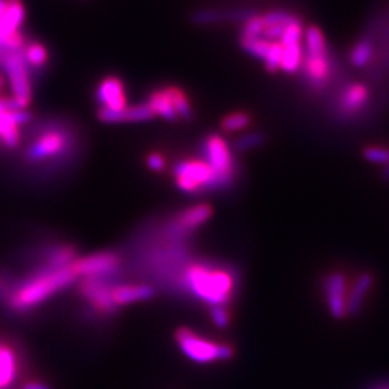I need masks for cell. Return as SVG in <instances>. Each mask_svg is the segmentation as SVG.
<instances>
[{
  "mask_svg": "<svg viewBox=\"0 0 389 389\" xmlns=\"http://www.w3.org/2000/svg\"><path fill=\"white\" fill-rule=\"evenodd\" d=\"M78 134L71 123L62 120L44 122L36 126L23 149V162L30 168L52 169L74 159Z\"/></svg>",
  "mask_w": 389,
  "mask_h": 389,
  "instance_id": "6da1fadb",
  "label": "cell"
},
{
  "mask_svg": "<svg viewBox=\"0 0 389 389\" xmlns=\"http://www.w3.org/2000/svg\"><path fill=\"white\" fill-rule=\"evenodd\" d=\"M71 265L59 269L32 268L25 279H16L5 307L16 315L29 313L30 310L41 306L58 291L69 287L78 279Z\"/></svg>",
  "mask_w": 389,
  "mask_h": 389,
  "instance_id": "7a4b0ae2",
  "label": "cell"
},
{
  "mask_svg": "<svg viewBox=\"0 0 389 389\" xmlns=\"http://www.w3.org/2000/svg\"><path fill=\"white\" fill-rule=\"evenodd\" d=\"M179 281L182 290L209 307L228 306L237 289L236 274L211 262H190L182 269Z\"/></svg>",
  "mask_w": 389,
  "mask_h": 389,
  "instance_id": "3957f363",
  "label": "cell"
},
{
  "mask_svg": "<svg viewBox=\"0 0 389 389\" xmlns=\"http://www.w3.org/2000/svg\"><path fill=\"white\" fill-rule=\"evenodd\" d=\"M175 339L182 354L194 364L207 365L215 361H229L236 354L232 346L204 339L187 327H179Z\"/></svg>",
  "mask_w": 389,
  "mask_h": 389,
  "instance_id": "277c9868",
  "label": "cell"
},
{
  "mask_svg": "<svg viewBox=\"0 0 389 389\" xmlns=\"http://www.w3.org/2000/svg\"><path fill=\"white\" fill-rule=\"evenodd\" d=\"M204 161L215 173V190L228 187L237 173V163L229 144L219 134H209L202 144Z\"/></svg>",
  "mask_w": 389,
  "mask_h": 389,
  "instance_id": "5b68a950",
  "label": "cell"
},
{
  "mask_svg": "<svg viewBox=\"0 0 389 389\" xmlns=\"http://www.w3.org/2000/svg\"><path fill=\"white\" fill-rule=\"evenodd\" d=\"M176 186L186 193L215 190V173L204 159L180 161L173 169Z\"/></svg>",
  "mask_w": 389,
  "mask_h": 389,
  "instance_id": "8992f818",
  "label": "cell"
},
{
  "mask_svg": "<svg viewBox=\"0 0 389 389\" xmlns=\"http://www.w3.org/2000/svg\"><path fill=\"white\" fill-rule=\"evenodd\" d=\"M23 48L9 54L0 65H2L4 71L8 75V80L13 94L12 98L16 101V104L22 110H26L32 97V87H30L32 72L28 62L25 61Z\"/></svg>",
  "mask_w": 389,
  "mask_h": 389,
  "instance_id": "52a82bcc",
  "label": "cell"
},
{
  "mask_svg": "<svg viewBox=\"0 0 389 389\" xmlns=\"http://www.w3.org/2000/svg\"><path fill=\"white\" fill-rule=\"evenodd\" d=\"M122 254L117 251H100L84 258H76L72 269L78 279H108L114 277L122 269Z\"/></svg>",
  "mask_w": 389,
  "mask_h": 389,
  "instance_id": "ba28073f",
  "label": "cell"
},
{
  "mask_svg": "<svg viewBox=\"0 0 389 389\" xmlns=\"http://www.w3.org/2000/svg\"><path fill=\"white\" fill-rule=\"evenodd\" d=\"M112 286L114 277L83 279L80 286H78V294L90 306L95 315L112 316L119 311V307L114 304L111 297Z\"/></svg>",
  "mask_w": 389,
  "mask_h": 389,
  "instance_id": "9c48e42d",
  "label": "cell"
},
{
  "mask_svg": "<svg viewBox=\"0 0 389 389\" xmlns=\"http://www.w3.org/2000/svg\"><path fill=\"white\" fill-rule=\"evenodd\" d=\"M212 216V208L207 204L193 205L179 212L168 225L166 231L178 238L187 237L190 232L202 226Z\"/></svg>",
  "mask_w": 389,
  "mask_h": 389,
  "instance_id": "30bf717a",
  "label": "cell"
},
{
  "mask_svg": "<svg viewBox=\"0 0 389 389\" xmlns=\"http://www.w3.org/2000/svg\"><path fill=\"white\" fill-rule=\"evenodd\" d=\"M325 296L327 301V307L335 319H343L347 313V281L342 272H333L327 276L325 283Z\"/></svg>",
  "mask_w": 389,
  "mask_h": 389,
  "instance_id": "8fae6325",
  "label": "cell"
},
{
  "mask_svg": "<svg viewBox=\"0 0 389 389\" xmlns=\"http://www.w3.org/2000/svg\"><path fill=\"white\" fill-rule=\"evenodd\" d=\"M95 100L100 105V108L111 110V111H120L127 107L126 100V91L122 80L115 76H108L103 80L97 88Z\"/></svg>",
  "mask_w": 389,
  "mask_h": 389,
  "instance_id": "7c38bea8",
  "label": "cell"
},
{
  "mask_svg": "<svg viewBox=\"0 0 389 389\" xmlns=\"http://www.w3.org/2000/svg\"><path fill=\"white\" fill-rule=\"evenodd\" d=\"M98 119L103 123H136V122H149L154 114L150 107L143 103L133 107H126L120 111H111L105 108H98Z\"/></svg>",
  "mask_w": 389,
  "mask_h": 389,
  "instance_id": "4fadbf2b",
  "label": "cell"
},
{
  "mask_svg": "<svg viewBox=\"0 0 389 389\" xmlns=\"http://www.w3.org/2000/svg\"><path fill=\"white\" fill-rule=\"evenodd\" d=\"M257 16L254 11L240 9V11H218V9H201L190 15V21L194 25H214L222 22H247Z\"/></svg>",
  "mask_w": 389,
  "mask_h": 389,
  "instance_id": "5bb4252c",
  "label": "cell"
},
{
  "mask_svg": "<svg viewBox=\"0 0 389 389\" xmlns=\"http://www.w3.org/2000/svg\"><path fill=\"white\" fill-rule=\"evenodd\" d=\"M156 296V290L150 284H114L111 289V297L117 307L133 304L137 301H146Z\"/></svg>",
  "mask_w": 389,
  "mask_h": 389,
  "instance_id": "9a60e30c",
  "label": "cell"
},
{
  "mask_svg": "<svg viewBox=\"0 0 389 389\" xmlns=\"http://www.w3.org/2000/svg\"><path fill=\"white\" fill-rule=\"evenodd\" d=\"M25 8L21 0H9L5 13L0 16V42L9 44L18 35V29L23 23Z\"/></svg>",
  "mask_w": 389,
  "mask_h": 389,
  "instance_id": "2e32d148",
  "label": "cell"
},
{
  "mask_svg": "<svg viewBox=\"0 0 389 389\" xmlns=\"http://www.w3.org/2000/svg\"><path fill=\"white\" fill-rule=\"evenodd\" d=\"M19 375V356L12 344L0 340V389H8Z\"/></svg>",
  "mask_w": 389,
  "mask_h": 389,
  "instance_id": "e0dca14e",
  "label": "cell"
},
{
  "mask_svg": "<svg viewBox=\"0 0 389 389\" xmlns=\"http://www.w3.org/2000/svg\"><path fill=\"white\" fill-rule=\"evenodd\" d=\"M154 115H161L162 119L168 122H178L179 117L173 107L169 87H163L159 90H154L150 93L149 100L146 103Z\"/></svg>",
  "mask_w": 389,
  "mask_h": 389,
  "instance_id": "ac0fdd59",
  "label": "cell"
},
{
  "mask_svg": "<svg viewBox=\"0 0 389 389\" xmlns=\"http://www.w3.org/2000/svg\"><path fill=\"white\" fill-rule=\"evenodd\" d=\"M368 98V88L362 84H354L343 91L340 98V108L347 114L356 112L365 107Z\"/></svg>",
  "mask_w": 389,
  "mask_h": 389,
  "instance_id": "d6986e66",
  "label": "cell"
},
{
  "mask_svg": "<svg viewBox=\"0 0 389 389\" xmlns=\"http://www.w3.org/2000/svg\"><path fill=\"white\" fill-rule=\"evenodd\" d=\"M303 36H304V41H306L303 57H308V58L329 57V51H327L325 36H323V33L320 32L319 28L308 26Z\"/></svg>",
  "mask_w": 389,
  "mask_h": 389,
  "instance_id": "ffe728a7",
  "label": "cell"
},
{
  "mask_svg": "<svg viewBox=\"0 0 389 389\" xmlns=\"http://www.w3.org/2000/svg\"><path fill=\"white\" fill-rule=\"evenodd\" d=\"M373 284V279L371 274H362L354 287L349 291V298H347V313L349 315H356L364 306V298L368 294Z\"/></svg>",
  "mask_w": 389,
  "mask_h": 389,
  "instance_id": "44dd1931",
  "label": "cell"
},
{
  "mask_svg": "<svg viewBox=\"0 0 389 389\" xmlns=\"http://www.w3.org/2000/svg\"><path fill=\"white\" fill-rule=\"evenodd\" d=\"M23 57H25V61L28 62L32 74L41 71V68L45 66L48 62V51L41 44H30V45L25 47Z\"/></svg>",
  "mask_w": 389,
  "mask_h": 389,
  "instance_id": "7402d4cb",
  "label": "cell"
},
{
  "mask_svg": "<svg viewBox=\"0 0 389 389\" xmlns=\"http://www.w3.org/2000/svg\"><path fill=\"white\" fill-rule=\"evenodd\" d=\"M303 64V47L300 44H294L290 47H283V58L280 69L287 74H294L300 69Z\"/></svg>",
  "mask_w": 389,
  "mask_h": 389,
  "instance_id": "603a6c76",
  "label": "cell"
},
{
  "mask_svg": "<svg viewBox=\"0 0 389 389\" xmlns=\"http://www.w3.org/2000/svg\"><path fill=\"white\" fill-rule=\"evenodd\" d=\"M170 98L173 103V107L176 110V114L180 120H190L192 119V105L187 98V95L179 88V87H169Z\"/></svg>",
  "mask_w": 389,
  "mask_h": 389,
  "instance_id": "cb8c5ba5",
  "label": "cell"
},
{
  "mask_svg": "<svg viewBox=\"0 0 389 389\" xmlns=\"http://www.w3.org/2000/svg\"><path fill=\"white\" fill-rule=\"evenodd\" d=\"M251 123V117L244 112V111H237L228 114L226 117H223L221 122V127L223 132L226 133H236V132H241L244 129H247Z\"/></svg>",
  "mask_w": 389,
  "mask_h": 389,
  "instance_id": "d4e9b609",
  "label": "cell"
},
{
  "mask_svg": "<svg viewBox=\"0 0 389 389\" xmlns=\"http://www.w3.org/2000/svg\"><path fill=\"white\" fill-rule=\"evenodd\" d=\"M373 55V45L369 41V39H364L359 44L355 45V48L352 50V54H350V61L358 68L365 66L371 58Z\"/></svg>",
  "mask_w": 389,
  "mask_h": 389,
  "instance_id": "484cf974",
  "label": "cell"
},
{
  "mask_svg": "<svg viewBox=\"0 0 389 389\" xmlns=\"http://www.w3.org/2000/svg\"><path fill=\"white\" fill-rule=\"evenodd\" d=\"M261 19H262L264 28L274 26V25L289 26V25H293L296 22H301V19L298 16H296L293 13H289L286 11H272V12H268L264 16H261Z\"/></svg>",
  "mask_w": 389,
  "mask_h": 389,
  "instance_id": "4316f807",
  "label": "cell"
},
{
  "mask_svg": "<svg viewBox=\"0 0 389 389\" xmlns=\"http://www.w3.org/2000/svg\"><path fill=\"white\" fill-rule=\"evenodd\" d=\"M269 45H271V42L265 41L262 36L255 37V39H247V41H241L243 50L247 54H250L251 57L257 58V59H264L265 58Z\"/></svg>",
  "mask_w": 389,
  "mask_h": 389,
  "instance_id": "83f0119b",
  "label": "cell"
},
{
  "mask_svg": "<svg viewBox=\"0 0 389 389\" xmlns=\"http://www.w3.org/2000/svg\"><path fill=\"white\" fill-rule=\"evenodd\" d=\"M281 58H283V47L280 42H271L268 52L265 58L262 59L265 62V68L268 72H277L281 65Z\"/></svg>",
  "mask_w": 389,
  "mask_h": 389,
  "instance_id": "f1b7e54d",
  "label": "cell"
},
{
  "mask_svg": "<svg viewBox=\"0 0 389 389\" xmlns=\"http://www.w3.org/2000/svg\"><path fill=\"white\" fill-rule=\"evenodd\" d=\"M304 35L303 29V22H296L293 25H289L280 39V45L281 47H290L294 44H300Z\"/></svg>",
  "mask_w": 389,
  "mask_h": 389,
  "instance_id": "f546056e",
  "label": "cell"
},
{
  "mask_svg": "<svg viewBox=\"0 0 389 389\" xmlns=\"http://www.w3.org/2000/svg\"><path fill=\"white\" fill-rule=\"evenodd\" d=\"M264 30V23L261 16H254L250 21L244 22L243 30H241V41H247V39H255L261 37Z\"/></svg>",
  "mask_w": 389,
  "mask_h": 389,
  "instance_id": "4dcf8cb0",
  "label": "cell"
},
{
  "mask_svg": "<svg viewBox=\"0 0 389 389\" xmlns=\"http://www.w3.org/2000/svg\"><path fill=\"white\" fill-rule=\"evenodd\" d=\"M15 283H16V277L13 274H11L9 271L0 269V304L5 306L9 294L13 290Z\"/></svg>",
  "mask_w": 389,
  "mask_h": 389,
  "instance_id": "1f68e13d",
  "label": "cell"
},
{
  "mask_svg": "<svg viewBox=\"0 0 389 389\" xmlns=\"http://www.w3.org/2000/svg\"><path fill=\"white\" fill-rule=\"evenodd\" d=\"M365 159L372 162V163H379V165H388L389 163V150L378 146H371L364 150Z\"/></svg>",
  "mask_w": 389,
  "mask_h": 389,
  "instance_id": "d6a6232c",
  "label": "cell"
},
{
  "mask_svg": "<svg viewBox=\"0 0 389 389\" xmlns=\"http://www.w3.org/2000/svg\"><path fill=\"white\" fill-rule=\"evenodd\" d=\"M262 141H264V139H262V136L260 133H248V134L241 136L236 141V149L240 150V151H247V150H250L252 147L260 146Z\"/></svg>",
  "mask_w": 389,
  "mask_h": 389,
  "instance_id": "836d02e7",
  "label": "cell"
},
{
  "mask_svg": "<svg viewBox=\"0 0 389 389\" xmlns=\"http://www.w3.org/2000/svg\"><path fill=\"white\" fill-rule=\"evenodd\" d=\"M211 319L218 327H226L231 320V315L226 306H212L211 307Z\"/></svg>",
  "mask_w": 389,
  "mask_h": 389,
  "instance_id": "e575fe53",
  "label": "cell"
},
{
  "mask_svg": "<svg viewBox=\"0 0 389 389\" xmlns=\"http://www.w3.org/2000/svg\"><path fill=\"white\" fill-rule=\"evenodd\" d=\"M146 165L147 168L151 170V172H156V173H159V172H163L166 169V158L162 154V153H158V151H153L150 153L147 158H146Z\"/></svg>",
  "mask_w": 389,
  "mask_h": 389,
  "instance_id": "d590c367",
  "label": "cell"
},
{
  "mask_svg": "<svg viewBox=\"0 0 389 389\" xmlns=\"http://www.w3.org/2000/svg\"><path fill=\"white\" fill-rule=\"evenodd\" d=\"M22 389H50V386L41 381H29L22 386Z\"/></svg>",
  "mask_w": 389,
  "mask_h": 389,
  "instance_id": "8d00e7d4",
  "label": "cell"
},
{
  "mask_svg": "<svg viewBox=\"0 0 389 389\" xmlns=\"http://www.w3.org/2000/svg\"><path fill=\"white\" fill-rule=\"evenodd\" d=\"M9 5V0H0V16H2Z\"/></svg>",
  "mask_w": 389,
  "mask_h": 389,
  "instance_id": "74e56055",
  "label": "cell"
},
{
  "mask_svg": "<svg viewBox=\"0 0 389 389\" xmlns=\"http://www.w3.org/2000/svg\"><path fill=\"white\" fill-rule=\"evenodd\" d=\"M383 176H385V179H389V163H388V168H386V170H385Z\"/></svg>",
  "mask_w": 389,
  "mask_h": 389,
  "instance_id": "f35d334b",
  "label": "cell"
},
{
  "mask_svg": "<svg viewBox=\"0 0 389 389\" xmlns=\"http://www.w3.org/2000/svg\"><path fill=\"white\" fill-rule=\"evenodd\" d=\"M4 84H5V78L2 75H0V88L4 87Z\"/></svg>",
  "mask_w": 389,
  "mask_h": 389,
  "instance_id": "ab89813d",
  "label": "cell"
}]
</instances>
